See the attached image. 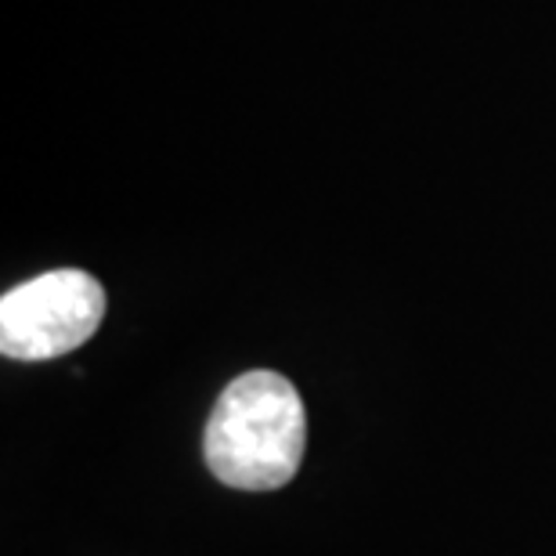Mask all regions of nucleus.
<instances>
[{
  "label": "nucleus",
  "instance_id": "f257e3e1",
  "mask_svg": "<svg viewBox=\"0 0 556 556\" xmlns=\"http://www.w3.org/2000/svg\"><path fill=\"white\" fill-rule=\"evenodd\" d=\"M307 448V413L286 376L253 369L236 376L206 422V466L239 492H275L293 481Z\"/></svg>",
  "mask_w": 556,
  "mask_h": 556
},
{
  "label": "nucleus",
  "instance_id": "f03ea898",
  "mask_svg": "<svg viewBox=\"0 0 556 556\" xmlns=\"http://www.w3.org/2000/svg\"><path fill=\"white\" fill-rule=\"evenodd\" d=\"M105 318V289L80 268H59L0 300V351L15 362H48L84 348Z\"/></svg>",
  "mask_w": 556,
  "mask_h": 556
}]
</instances>
